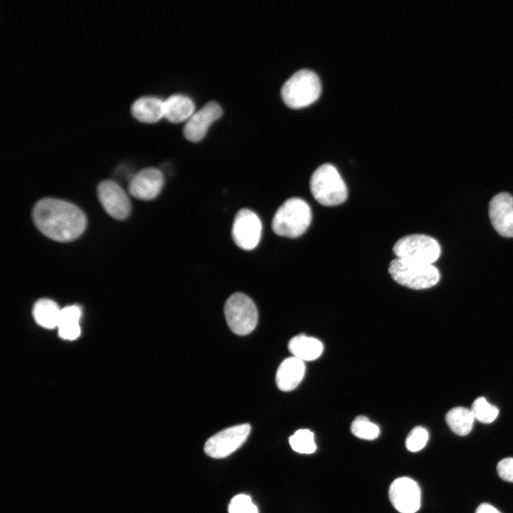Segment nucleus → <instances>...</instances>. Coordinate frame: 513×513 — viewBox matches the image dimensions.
Listing matches in <instances>:
<instances>
[{
	"mask_svg": "<svg viewBox=\"0 0 513 513\" xmlns=\"http://www.w3.org/2000/svg\"><path fill=\"white\" fill-rule=\"evenodd\" d=\"M289 443L291 448L299 453L311 454L316 449L314 435L307 429L297 430L290 437Z\"/></svg>",
	"mask_w": 513,
	"mask_h": 513,
	"instance_id": "nucleus-21",
	"label": "nucleus"
},
{
	"mask_svg": "<svg viewBox=\"0 0 513 513\" xmlns=\"http://www.w3.org/2000/svg\"><path fill=\"white\" fill-rule=\"evenodd\" d=\"M429 438L428 430L420 426L414 428L406 438L405 445L410 452H418L427 444Z\"/></svg>",
	"mask_w": 513,
	"mask_h": 513,
	"instance_id": "nucleus-24",
	"label": "nucleus"
},
{
	"mask_svg": "<svg viewBox=\"0 0 513 513\" xmlns=\"http://www.w3.org/2000/svg\"><path fill=\"white\" fill-rule=\"evenodd\" d=\"M391 277L399 284L412 289H425L438 283L440 271L433 264H419L395 259L388 266Z\"/></svg>",
	"mask_w": 513,
	"mask_h": 513,
	"instance_id": "nucleus-5",
	"label": "nucleus"
},
{
	"mask_svg": "<svg viewBox=\"0 0 513 513\" xmlns=\"http://www.w3.org/2000/svg\"><path fill=\"white\" fill-rule=\"evenodd\" d=\"M489 217L498 234L504 237H513V197L509 193L500 192L492 198Z\"/></svg>",
	"mask_w": 513,
	"mask_h": 513,
	"instance_id": "nucleus-13",
	"label": "nucleus"
},
{
	"mask_svg": "<svg viewBox=\"0 0 513 513\" xmlns=\"http://www.w3.org/2000/svg\"><path fill=\"white\" fill-rule=\"evenodd\" d=\"M250 430L251 426L247 423L226 428L207 440L204 452L214 458L225 457L245 442Z\"/></svg>",
	"mask_w": 513,
	"mask_h": 513,
	"instance_id": "nucleus-8",
	"label": "nucleus"
},
{
	"mask_svg": "<svg viewBox=\"0 0 513 513\" xmlns=\"http://www.w3.org/2000/svg\"><path fill=\"white\" fill-rule=\"evenodd\" d=\"M97 194L102 207L112 217L123 220L130 215V199L117 182L110 180L102 181L98 186Z\"/></svg>",
	"mask_w": 513,
	"mask_h": 513,
	"instance_id": "nucleus-10",
	"label": "nucleus"
},
{
	"mask_svg": "<svg viewBox=\"0 0 513 513\" xmlns=\"http://www.w3.org/2000/svg\"><path fill=\"white\" fill-rule=\"evenodd\" d=\"M222 114V107L215 101H209L187 120L183 128L185 137L191 142L201 140L209 125Z\"/></svg>",
	"mask_w": 513,
	"mask_h": 513,
	"instance_id": "nucleus-14",
	"label": "nucleus"
},
{
	"mask_svg": "<svg viewBox=\"0 0 513 513\" xmlns=\"http://www.w3.org/2000/svg\"><path fill=\"white\" fill-rule=\"evenodd\" d=\"M224 315L230 329L244 336L251 333L258 321V311L253 301L243 293L231 295L224 304Z\"/></svg>",
	"mask_w": 513,
	"mask_h": 513,
	"instance_id": "nucleus-7",
	"label": "nucleus"
},
{
	"mask_svg": "<svg viewBox=\"0 0 513 513\" xmlns=\"http://www.w3.org/2000/svg\"><path fill=\"white\" fill-rule=\"evenodd\" d=\"M195 103L187 95L173 94L164 100V117L172 123L187 120L195 113Z\"/></svg>",
	"mask_w": 513,
	"mask_h": 513,
	"instance_id": "nucleus-17",
	"label": "nucleus"
},
{
	"mask_svg": "<svg viewBox=\"0 0 513 513\" xmlns=\"http://www.w3.org/2000/svg\"><path fill=\"white\" fill-rule=\"evenodd\" d=\"M164 182V175L160 170L146 167L138 171L131 178L128 190L135 198L151 200L159 195Z\"/></svg>",
	"mask_w": 513,
	"mask_h": 513,
	"instance_id": "nucleus-12",
	"label": "nucleus"
},
{
	"mask_svg": "<svg viewBox=\"0 0 513 513\" xmlns=\"http://www.w3.org/2000/svg\"><path fill=\"white\" fill-rule=\"evenodd\" d=\"M81 315V309L76 306H69L61 309L58 326L79 323Z\"/></svg>",
	"mask_w": 513,
	"mask_h": 513,
	"instance_id": "nucleus-26",
	"label": "nucleus"
},
{
	"mask_svg": "<svg viewBox=\"0 0 513 513\" xmlns=\"http://www.w3.org/2000/svg\"><path fill=\"white\" fill-rule=\"evenodd\" d=\"M60 313L57 304L48 299L38 300L33 308V316L36 323L49 329L58 327Z\"/></svg>",
	"mask_w": 513,
	"mask_h": 513,
	"instance_id": "nucleus-19",
	"label": "nucleus"
},
{
	"mask_svg": "<svg viewBox=\"0 0 513 513\" xmlns=\"http://www.w3.org/2000/svg\"><path fill=\"white\" fill-rule=\"evenodd\" d=\"M393 249L398 259L426 264H432L441 253L440 246L435 239L418 234L400 238Z\"/></svg>",
	"mask_w": 513,
	"mask_h": 513,
	"instance_id": "nucleus-6",
	"label": "nucleus"
},
{
	"mask_svg": "<svg viewBox=\"0 0 513 513\" xmlns=\"http://www.w3.org/2000/svg\"><path fill=\"white\" fill-rule=\"evenodd\" d=\"M312 219L311 209L302 199L292 197L285 201L276 212L271 223L279 236L296 238L309 228Z\"/></svg>",
	"mask_w": 513,
	"mask_h": 513,
	"instance_id": "nucleus-2",
	"label": "nucleus"
},
{
	"mask_svg": "<svg viewBox=\"0 0 513 513\" xmlns=\"http://www.w3.org/2000/svg\"><path fill=\"white\" fill-rule=\"evenodd\" d=\"M59 336L67 340H74L81 333L79 323L63 325L58 327Z\"/></svg>",
	"mask_w": 513,
	"mask_h": 513,
	"instance_id": "nucleus-28",
	"label": "nucleus"
},
{
	"mask_svg": "<svg viewBox=\"0 0 513 513\" xmlns=\"http://www.w3.org/2000/svg\"><path fill=\"white\" fill-rule=\"evenodd\" d=\"M305 373V365L301 359L292 356L286 358L276 374V383L282 391H290L298 386Z\"/></svg>",
	"mask_w": 513,
	"mask_h": 513,
	"instance_id": "nucleus-15",
	"label": "nucleus"
},
{
	"mask_svg": "<svg viewBox=\"0 0 513 513\" xmlns=\"http://www.w3.org/2000/svg\"><path fill=\"white\" fill-rule=\"evenodd\" d=\"M32 219L43 234L60 242L77 239L87 224L86 217L78 207L52 197L43 198L36 203Z\"/></svg>",
	"mask_w": 513,
	"mask_h": 513,
	"instance_id": "nucleus-1",
	"label": "nucleus"
},
{
	"mask_svg": "<svg viewBox=\"0 0 513 513\" xmlns=\"http://www.w3.org/2000/svg\"><path fill=\"white\" fill-rule=\"evenodd\" d=\"M475 419L483 423H490L497 417L498 408L489 403L483 397L477 398L472 403L470 409Z\"/></svg>",
	"mask_w": 513,
	"mask_h": 513,
	"instance_id": "nucleus-23",
	"label": "nucleus"
},
{
	"mask_svg": "<svg viewBox=\"0 0 513 513\" xmlns=\"http://www.w3.org/2000/svg\"><path fill=\"white\" fill-rule=\"evenodd\" d=\"M497 470L501 479L513 482V457L500 460L497 464Z\"/></svg>",
	"mask_w": 513,
	"mask_h": 513,
	"instance_id": "nucleus-27",
	"label": "nucleus"
},
{
	"mask_svg": "<svg viewBox=\"0 0 513 513\" xmlns=\"http://www.w3.org/2000/svg\"><path fill=\"white\" fill-rule=\"evenodd\" d=\"M475 513H502L494 507L487 503H482L476 509Z\"/></svg>",
	"mask_w": 513,
	"mask_h": 513,
	"instance_id": "nucleus-29",
	"label": "nucleus"
},
{
	"mask_svg": "<svg viewBox=\"0 0 513 513\" xmlns=\"http://www.w3.org/2000/svg\"><path fill=\"white\" fill-rule=\"evenodd\" d=\"M289 349L294 356L303 361H314L321 355L323 346L319 340L300 334L290 340Z\"/></svg>",
	"mask_w": 513,
	"mask_h": 513,
	"instance_id": "nucleus-18",
	"label": "nucleus"
},
{
	"mask_svg": "<svg viewBox=\"0 0 513 513\" xmlns=\"http://www.w3.org/2000/svg\"><path fill=\"white\" fill-rule=\"evenodd\" d=\"M321 92V83L317 74L304 68L295 72L284 83L281 95L290 108H303L314 102Z\"/></svg>",
	"mask_w": 513,
	"mask_h": 513,
	"instance_id": "nucleus-4",
	"label": "nucleus"
},
{
	"mask_svg": "<svg viewBox=\"0 0 513 513\" xmlns=\"http://www.w3.org/2000/svg\"><path fill=\"white\" fill-rule=\"evenodd\" d=\"M389 498L393 507L400 513H415L420 507V489L413 479L399 477L390 486Z\"/></svg>",
	"mask_w": 513,
	"mask_h": 513,
	"instance_id": "nucleus-11",
	"label": "nucleus"
},
{
	"mask_svg": "<svg viewBox=\"0 0 513 513\" xmlns=\"http://www.w3.org/2000/svg\"><path fill=\"white\" fill-rule=\"evenodd\" d=\"M310 189L315 200L324 206L342 204L348 196L345 182L337 169L328 163L320 165L313 172Z\"/></svg>",
	"mask_w": 513,
	"mask_h": 513,
	"instance_id": "nucleus-3",
	"label": "nucleus"
},
{
	"mask_svg": "<svg viewBox=\"0 0 513 513\" xmlns=\"http://www.w3.org/2000/svg\"><path fill=\"white\" fill-rule=\"evenodd\" d=\"M261 231V222L253 211L244 208L235 215L232 237L236 245L242 249H254L260 242Z\"/></svg>",
	"mask_w": 513,
	"mask_h": 513,
	"instance_id": "nucleus-9",
	"label": "nucleus"
},
{
	"mask_svg": "<svg viewBox=\"0 0 513 513\" xmlns=\"http://www.w3.org/2000/svg\"><path fill=\"white\" fill-rule=\"evenodd\" d=\"M130 110L137 120L155 123L164 117V100L153 95L141 96L132 103Z\"/></svg>",
	"mask_w": 513,
	"mask_h": 513,
	"instance_id": "nucleus-16",
	"label": "nucleus"
},
{
	"mask_svg": "<svg viewBox=\"0 0 513 513\" xmlns=\"http://www.w3.org/2000/svg\"><path fill=\"white\" fill-rule=\"evenodd\" d=\"M351 432L357 437L364 440H374L380 434L377 425L370 422L365 416H358L351 425Z\"/></svg>",
	"mask_w": 513,
	"mask_h": 513,
	"instance_id": "nucleus-22",
	"label": "nucleus"
},
{
	"mask_svg": "<svg viewBox=\"0 0 513 513\" xmlns=\"http://www.w3.org/2000/svg\"><path fill=\"white\" fill-rule=\"evenodd\" d=\"M445 420L452 432L460 436H465L471 432L475 417L470 409L455 407L447 412Z\"/></svg>",
	"mask_w": 513,
	"mask_h": 513,
	"instance_id": "nucleus-20",
	"label": "nucleus"
},
{
	"mask_svg": "<svg viewBox=\"0 0 513 513\" xmlns=\"http://www.w3.org/2000/svg\"><path fill=\"white\" fill-rule=\"evenodd\" d=\"M229 513H259L252 498L244 494L234 496L229 505Z\"/></svg>",
	"mask_w": 513,
	"mask_h": 513,
	"instance_id": "nucleus-25",
	"label": "nucleus"
}]
</instances>
